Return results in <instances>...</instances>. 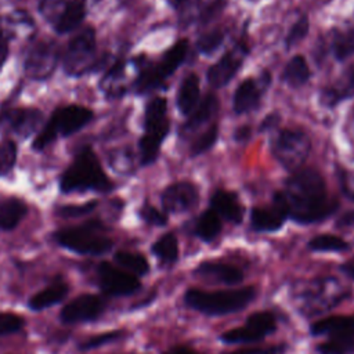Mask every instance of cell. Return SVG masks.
<instances>
[{
  "label": "cell",
  "mask_w": 354,
  "mask_h": 354,
  "mask_svg": "<svg viewBox=\"0 0 354 354\" xmlns=\"http://www.w3.org/2000/svg\"><path fill=\"white\" fill-rule=\"evenodd\" d=\"M288 218L297 224H314L330 217L339 203L328 195L326 183L314 169H299L286 180L282 191H278Z\"/></svg>",
  "instance_id": "6da1fadb"
},
{
  "label": "cell",
  "mask_w": 354,
  "mask_h": 354,
  "mask_svg": "<svg viewBox=\"0 0 354 354\" xmlns=\"http://www.w3.org/2000/svg\"><path fill=\"white\" fill-rule=\"evenodd\" d=\"M59 188L64 194L71 192H109L113 183L105 174L97 155L91 148H83L65 169L59 180Z\"/></svg>",
  "instance_id": "7a4b0ae2"
},
{
  "label": "cell",
  "mask_w": 354,
  "mask_h": 354,
  "mask_svg": "<svg viewBox=\"0 0 354 354\" xmlns=\"http://www.w3.org/2000/svg\"><path fill=\"white\" fill-rule=\"evenodd\" d=\"M256 297V289L253 286H245L239 289L227 290H201L188 289L184 293V303L205 315L220 317L243 310Z\"/></svg>",
  "instance_id": "3957f363"
},
{
  "label": "cell",
  "mask_w": 354,
  "mask_h": 354,
  "mask_svg": "<svg viewBox=\"0 0 354 354\" xmlns=\"http://www.w3.org/2000/svg\"><path fill=\"white\" fill-rule=\"evenodd\" d=\"M170 131L167 119V101L163 97L152 98L144 112V134L140 138V162L142 166L152 165L160 152V145Z\"/></svg>",
  "instance_id": "277c9868"
},
{
  "label": "cell",
  "mask_w": 354,
  "mask_h": 354,
  "mask_svg": "<svg viewBox=\"0 0 354 354\" xmlns=\"http://www.w3.org/2000/svg\"><path fill=\"white\" fill-rule=\"evenodd\" d=\"M93 119V112L82 105H66L55 109L48 122L36 136L32 147L41 151L59 136L68 137L83 129Z\"/></svg>",
  "instance_id": "5b68a950"
},
{
  "label": "cell",
  "mask_w": 354,
  "mask_h": 354,
  "mask_svg": "<svg viewBox=\"0 0 354 354\" xmlns=\"http://www.w3.org/2000/svg\"><path fill=\"white\" fill-rule=\"evenodd\" d=\"M188 48H189L188 40L180 39L163 53V55L156 64H145L140 69L138 77L134 83L136 91L140 94H144L162 86V83L169 76H171L184 62Z\"/></svg>",
  "instance_id": "8992f818"
},
{
  "label": "cell",
  "mask_w": 354,
  "mask_h": 354,
  "mask_svg": "<svg viewBox=\"0 0 354 354\" xmlns=\"http://www.w3.org/2000/svg\"><path fill=\"white\" fill-rule=\"evenodd\" d=\"M101 224L97 221L87 223L79 227L59 230L54 234V239L62 248L79 253L100 256L109 252L113 246L112 239L100 232Z\"/></svg>",
  "instance_id": "52a82bcc"
},
{
  "label": "cell",
  "mask_w": 354,
  "mask_h": 354,
  "mask_svg": "<svg viewBox=\"0 0 354 354\" xmlns=\"http://www.w3.org/2000/svg\"><path fill=\"white\" fill-rule=\"evenodd\" d=\"M64 71L66 75L77 77L93 71L97 65L95 30L88 26L71 39L64 54Z\"/></svg>",
  "instance_id": "ba28073f"
},
{
  "label": "cell",
  "mask_w": 354,
  "mask_h": 354,
  "mask_svg": "<svg viewBox=\"0 0 354 354\" xmlns=\"http://www.w3.org/2000/svg\"><path fill=\"white\" fill-rule=\"evenodd\" d=\"M311 151V141L301 130L283 129L271 142L274 158L289 171L301 169Z\"/></svg>",
  "instance_id": "9c48e42d"
},
{
  "label": "cell",
  "mask_w": 354,
  "mask_h": 354,
  "mask_svg": "<svg viewBox=\"0 0 354 354\" xmlns=\"http://www.w3.org/2000/svg\"><path fill=\"white\" fill-rule=\"evenodd\" d=\"M39 11L57 33L64 35L82 24L86 6L83 0H40Z\"/></svg>",
  "instance_id": "30bf717a"
},
{
  "label": "cell",
  "mask_w": 354,
  "mask_h": 354,
  "mask_svg": "<svg viewBox=\"0 0 354 354\" xmlns=\"http://www.w3.org/2000/svg\"><path fill=\"white\" fill-rule=\"evenodd\" d=\"M275 329L277 318L271 311H256L246 318L243 325L221 333L220 340L225 344L254 343L263 340Z\"/></svg>",
  "instance_id": "8fae6325"
},
{
  "label": "cell",
  "mask_w": 354,
  "mask_h": 354,
  "mask_svg": "<svg viewBox=\"0 0 354 354\" xmlns=\"http://www.w3.org/2000/svg\"><path fill=\"white\" fill-rule=\"evenodd\" d=\"M58 46L53 40L36 41L26 53L25 72L35 80L50 77L57 66Z\"/></svg>",
  "instance_id": "7c38bea8"
},
{
  "label": "cell",
  "mask_w": 354,
  "mask_h": 354,
  "mask_svg": "<svg viewBox=\"0 0 354 354\" xmlns=\"http://www.w3.org/2000/svg\"><path fill=\"white\" fill-rule=\"evenodd\" d=\"M98 283L104 293L108 296H129L140 290V279L127 271H123L108 261L98 264Z\"/></svg>",
  "instance_id": "4fadbf2b"
},
{
  "label": "cell",
  "mask_w": 354,
  "mask_h": 354,
  "mask_svg": "<svg viewBox=\"0 0 354 354\" xmlns=\"http://www.w3.org/2000/svg\"><path fill=\"white\" fill-rule=\"evenodd\" d=\"M271 83L268 72H263L259 77L243 79L235 88L232 97V108L236 115H243L259 108L261 98Z\"/></svg>",
  "instance_id": "5bb4252c"
},
{
  "label": "cell",
  "mask_w": 354,
  "mask_h": 354,
  "mask_svg": "<svg viewBox=\"0 0 354 354\" xmlns=\"http://www.w3.org/2000/svg\"><path fill=\"white\" fill-rule=\"evenodd\" d=\"M248 54H249L248 46H245L243 43L235 44L231 50L224 53L217 62H214L209 68L206 75L207 82L216 88H220L228 84L234 79L236 72L241 69L243 59L246 58Z\"/></svg>",
  "instance_id": "9a60e30c"
},
{
  "label": "cell",
  "mask_w": 354,
  "mask_h": 354,
  "mask_svg": "<svg viewBox=\"0 0 354 354\" xmlns=\"http://www.w3.org/2000/svg\"><path fill=\"white\" fill-rule=\"evenodd\" d=\"M106 301L98 295H82L71 300L61 310L59 318L64 324H79L95 321L105 311Z\"/></svg>",
  "instance_id": "2e32d148"
},
{
  "label": "cell",
  "mask_w": 354,
  "mask_h": 354,
  "mask_svg": "<svg viewBox=\"0 0 354 354\" xmlns=\"http://www.w3.org/2000/svg\"><path fill=\"white\" fill-rule=\"evenodd\" d=\"M199 201L198 187L191 181H177L167 185L162 195L160 203L165 213H184L194 209Z\"/></svg>",
  "instance_id": "e0dca14e"
},
{
  "label": "cell",
  "mask_w": 354,
  "mask_h": 354,
  "mask_svg": "<svg viewBox=\"0 0 354 354\" xmlns=\"http://www.w3.org/2000/svg\"><path fill=\"white\" fill-rule=\"evenodd\" d=\"M43 119V113L36 108H11L0 113V126L22 138H28L37 131Z\"/></svg>",
  "instance_id": "ac0fdd59"
},
{
  "label": "cell",
  "mask_w": 354,
  "mask_h": 354,
  "mask_svg": "<svg viewBox=\"0 0 354 354\" xmlns=\"http://www.w3.org/2000/svg\"><path fill=\"white\" fill-rule=\"evenodd\" d=\"M288 218L285 205L278 192L272 198L268 207L254 206L250 210V228L256 232H275L282 228Z\"/></svg>",
  "instance_id": "d6986e66"
},
{
  "label": "cell",
  "mask_w": 354,
  "mask_h": 354,
  "mask_svg": "<svg viewBox=\"0 0 354 354\" xmlns=\"http://www.w3.org/2000/svg\"><path fill=\"white\" fill-rule=\"evenodd\" d=\"M194 275L228 286H235L243 281V272L241 268L228 263L213 260L199 263L198 267L194 270Z\"/></svg>",
  "instance_id": "ffe728a7"
},
{
  "label": "cell",
  "mask_w": 354,
  "mask_h": 354,
  "mask_svg": "<svg viewBox=\"0 0 354 354\" xmlns=\"http://www.w3.org/2000/svg\"><path fill=\"white\" fill-rule=\"evenodd\" d=\"M210 209L214 210L220 218L232 224H241L243 220V206L239 196L227 189H216L210 198Z\"/></svg>",
  "instance_id": "44dd1931"
},
{
  "label": "cell",
  "mask_w": 354,
  "mask_h": 354,
  "mask_svg": "<svg viewBox=\"0 0 354 354\" xmlns=\"http://www.w3.org/2000/svg\"><path fill=\"white\" fill-rule=\"evenodd\" d=\"M354 97V64L347 68L343 75L328 87H324L319 95L322 105L333 108L340 102Z\"/></svg>",
  "instance_id": "7402d4cb"
},
{
  "label": "cell",
  "mask_w": 354,
  "mask_h": 354,
  "mask_svg": "<svg viewBox=\"0 0 354 354\" xmlns=\"http://www.w3.org/2000/svg\"><path fill=\"white\" fill-rule=\"evenodd\" d=\"M199 94H201L199 76L191 72L187 76H184V79L181 80L177 88L176 105L181 115L188 116L194 111V108L199 102Z\"/></svg>",
  "instance_id": "603a6c76"
},
{
  "label": "cell",
  "mask_w": 354,
  "mask_h": 354,
  "mask_svg": "<svg viewBox=\"0 0 354 354\" xmlns=\"http://www.w3.org/2000/svg\"><path fill=\"white\" fill-rule=\"evenodd\" d=\"M218 111V98L214 94H207L202 98L194 111L187 116L185 123L181 126L183 131H194L207 123Z\"/></svg>",
  "instance_id": "cb8c5ba5"
},
{
  "label": "cell",
  "mask_w": 354,
  "mask_h": 354,
  "mask_svg": "<svg viewBox=\"0 0 354 354\" xmlns=\"http://www.w3.org/2000/svg\"><path fill=\"white\" fill-rule=\"evenodd\" d=\"M348 329H354V314L330 315L315 321L310 325V333L313 336H332Z\"/></svg>",
  "instance_id": "d4e9b609"
},
{
  "label": "cell",
  "mask_w": 354,
  "mask_h": 354,
  "mask_svg": "<svg viewBox=\"0 0 354 354\" xmlns=\"http://www.w3.org/2000/svg\"><path fill=\"white\" fill-rule=\"evenodd\" d=\"M28 207L24 201L7 196L0 198V228L4 231L14 230L25 217Z\"/></svg>",
  "instance_id": "484cf974"
},
{
  "label": "cell",
  "mask_w": 354,
  "mask_h": 354,
  "mask_svg": "<svg viewBox=\"0 0 354 354\" xmlns=\"http://www.w3.org/2000/svg\"><path fill=\"white\" fill-rule=\"evenodd\" d=\"M68 292H69V288L65 282L55 281L51 285H48L47 288H44L43 290L33 295L29 299L28 306L30 310H35V311L48 308V307L59 303L68 295Z\"/></svg>",
  "instance_id": "4316f807"
},
{
  "label": "cell",
  "mask_w": 354,
  "mask_h": 354,
  "mask_svg": "<svg viewBox=\"0 0 354 354\" xmlns=\"http://www.w3.org/2000/svg\"><path fill=\"white\" fill-rule=\"evenodd\" d=\"M310 76L311 72L306 58L303 55H295L285 65L281 73V80L292 88H299L310 80Z\"/></svg>",
  "instance_id": "83f0119b"
},
{
  "label": "cell",
  "mask_w": 354,
  "mask_h": 354,
  "mask_svg": "<svg viewBox=\"0 0 354 354\" xmlns=\"http://www.w3.org/2000/svg\"><path fill=\"white\" fill-rule=\"evenodd\" d=\"M221 228H223V224H221L220 216L214 210L207 209L202 212L199 217L195 220L194 234L201 241L209 243L218 236V234L221 232Z\"/></svg>",
  "instance_id": "f1b7e54d"
},
{
  "label": "cell",
  "mask_w": 354,
  "mask_h": 354,
  "mask_svg": "<svg viewBox=\"0 0 354 354\" xmlns=\"http://www.w3.org/2000/svg\"><path fill=\"white\" fill-rule=\"evenodd\" d=\"M319 354H353L354 353V329H348L329 336L317 346Z\"/></svg>",
  "instance_id": "f546056e"
},
{
  "label": "cell",
  "mask_w": 354,
  "mask_h": 354,
  "mask_svg": "<svg viewBox=\"0 0 354 354\" xmlns=\"http://www.w3.org/2000/svg\"><path fill=\"white\" fill-rule=\"evenodd\" d=\"M151 252L163 266H171L178 259V241L173 232H166L159 236L152 248Z\"/></svg>",
  "instance_id": "4dcf8cb0"
},
{
  "label": "cell",
  "mask_w": 354,
  "mask_h": 354,
  "mask_svg": "<svg viewBox=\"0 0 354 354\" xmlns=\"http://www.w3.org/2000/svg\"><path fill=\"white\" fill-rule=\"evenodd\" d=\"M307 248L313 252H346L350 243L333 234H319L308 241Z\"/></svg>",
  "instance_id": "1f68e13d"
},
{
  "label": "cell",
  "mask_w": 354,
  "mask_h": 354,
  "mask_svg": "<svg viewBox=\"0 0 354 354\" xmlns=\"http://www.w3.org/2000/svg\"><path fill=\"white\" fill-rule=\"evenodd\" d=\"M115 261L120 267L129 270L131 274L138 277H142L149 271V263L141 253L119 250L115 253Z\"/></svg>",
  "instance_id": "d6a6232c"
},
{
  "label": "cell",
  "mask_w": 354,
  "mask_h": 354,
  "mask_svg": "<svg viewBox=\"0 0 354 354\" xmlns=\"http://www.w3.org/2000/svg\"><path fill=\"white\" fill-rule=\"evenodd\" d=\"M330 50L337 61H344L354 54V28L336 32L330 41Z\"/></svg>",
  "instance_id": "836d02e7"
},
{
  "label": "cell",
  "mask_w": 354,
  "mask_h": 354,
  "mask_svg": "<svg viewBox=\"0 0 354 354\" xmlns=\"http://www.w3.org/2000/svg\"><path fill=\"white\" fill-rule=\"evenodd\" d=\"M217 138H218V124L214 123L192 142L191 155L198 156L207 152L217 142Z\"/></svg>",
  "instance_id": "e575fe53"
},
{
  "label": "cell",
  "mask_w": 354,
  "mask_h": 354,
  "mask_svg": "<svg viewBox=\"0 0 354 354\" xmlns=\"http://www.w3.org/2000/svg\"><path fill=\"white\" fill-rule=\"evenodd\" d=\"M223 41H224V32H221L220 29H214L202 35L198 39L196 50L203 55H210L223 44Z\"/></svg>",
  "instance_id": "d590c367"
},
{
  "label": "cell",
  "mask_w": 354,
  "mask_h": 354,
  "mask_svg": "<svg viewBox=\"0 0 354 354\" xmlns=\"http://www.w3.org/2000/svg\"><path fill=\"white\" fill-rule=\"evenodd\" d=\"M310 30V21L307 15H301L296 22H293V25L290 26L289 32L285 36V47L286 48H292L296 44H299L307 35Z\"/></svg>",
  "instance_id": "8d00e7d4"
},
{
  "label": "cell",
  "mask_w": 354,
  "mask_h": 354,
  "mask_svg": "<svg viewBox=\"0 0 354 354\" xmlns=\"http://www.w3.org/2000/svg\"><path fill=\"white\" fill-rule=\"evenodd\" d=\"M17 160V145L11 140L0 142V177L7 176Z\"/></svg>",
  "instance_id": "74e56055"
},
{
  "label": "cell",
  "mask_w": 354,
  "mask_h": 354,
  "mask_svg": "<svg viewBox=\"0 0 354 354\" xmlns=\"http://www.w3.org/2000/svg\"><path fill=\"white\" fill-rule=\"evenodd\" d=\"M138 216L141 217L142 221H145L149 225L163 227L167 224V214L149 203H145L141 206V209L138 210Z\"/></svg>",
  "instance_id": "f35d334b"
},
{
  "label": "cell",
  "mask_w": 354,
  "mask_h": 354,
  "mask_svg": "<svg viewBox=\"0 0 354 354\" xmlns=\"http://www.w3.org/2000/svg\"><path fill=\"white\" fill-rule=\"evenodd\" d=\"M122 335H123L122 330H109V332H104V333L91 336L80 344V350H91V348H97V347L109 344V343L120 339Z\"/></svg>",
  "instance_id": "ab89813d"
},
{
  "label": "cell",
  "mask_w": 354,
  "mask_h": 354,
  "mask_svg": "<svg viewBox=\"0 0 354 354\" xmlns=\"http://www.w3.org/2000/svg\"><path fill=\"white\" fill-rule=\"evenodd\" d=\"M24 326V318L12 313H0V336L18 332Z\"/></svg>",
  "instance_id": "60d3db41"
},
{
  "label": "cell",
  "mask_w": 354,
  "mask_h": 354,
  "mask_svg": "<svg viewBox=\"0 0 354 354\" xmlns=\"http://www.w3.org/2000/svg\"><path fill=\"white\" fill-rule=\"evenodd\" d=\"M97 206L95 201L83 203V205H66V206H59L57 209V214L61 217H79L91 213Z\"/></svg>",
  "instance_id": "b9f144b4"
},
{
  "label": "cell",
  "mask_w": 354,
  "mask_h": 354,
  "mask_svg": "<svg viewBox=\"0 0 354 354\" xmlns=\"http://www.w3.org/2000/svg\"><path fill=\"white\" fill-rule=\"evenodd\" d=\"M228 0H212L206 4H203L205 7L201 10L199 15H198V21L201 24H207L210 22L214 17H217L227 6Z\"/></svg>",
  "instance_id": "7bdbcfd3"
},
{
  "label": "cell",
  "mask_w": 354,
  "mask_h": 354,
  "mask_svg": "<svg viewBox=\"0 0 354 354\" xmlns=\"http://www.w3.org/2000/svg\"><path fill=\"white\" fill-rule=\"evenodd\" d=\"M285 346H271V347H249V348H241L236 351H232L230 354H281L283 351Z\"/></svg>",
  "instance_id": "ee69618b"
},
{
  "label": "cell",
  "mask_w": 354,
  "mask_h": 354,
  "mask_svg": "<svg viewBox=\"0 0 354 354\" xmlns=\"http://www.w3.org/2000/svg\"><path fill=\"white\" fill-rule=\"evenodd\" d=\"M7 55H8V41L6 39V36L3 35V30L0 28V71L7 59Z\"/></svg>",
  "instance_id": "f6af8a7d"
},
{
  "label": "cell",
  "mask_w": 354,
  "mask_h": 354,
  "mask_svg": "<svg viewBox=\"0 0 354 354\" xmlns=\"http://www.w3.org/2000/svg\"><path fill=\"white\" fill-rule=\"evenodd\" d=\"M278 122H279V116H278V115H275V113H270V115H267V116H266V119L261 122V124H260V130H261V131L268 130V129L274 127Z\"/></svg>",
  "instance_id": "bcb514c9"
},
{
  "label": "cell",
  "mask_w": 354,
  "mask_h": 354,
  "mask_svg": "<svg viewBox=\"0 0 354 354\" xmlns=\"http://www.w3.org/2000/svg\"><path fill=\"white\" fill-rule=\"evenodd\" d=\"M337 227H354V212H347L344 213L336 223Z\"/></svg>",
  "instance_id": "7dc6e473"
},
{
  "label": "cell",
  "mask_w": 354,
  "mask_h": 354,
  "mask_svg": "<svg viewBox=\"0 0 354 354\" xmlns=\"http://www.w3.org/2000/svg\"><path fill=\"white\" fill-rule=\"evenodd\" d=\"M162 354H199V353L196 350L191 348V347H187V346H176V347H171V348L166 350Z\"/></svg>",
  "instance_id": "c3c4849f"
},
{
  "label": "cell",
  "mask_w": 354,
  "mask_h": 354,
  "mask_svg": "<svg viewBox=\"0 0 354 354\" xmlns=\"http://www.w3.org/2000/svg\"><path fill=\"white\" fill-rule=\"evenodd\" d=\"M340 271H342L346 277L354 279V257L350 259V260H347V261H344V263L340 266Z\"/></svg>",
  "instance_id": "681fc988"
},
{
  "label": "cell",
  "mask_w": 354,
  "mask_h": 354,
  "mask_svg": "<svg viewBox=\"0 0 354 354\" xmlns=\"http://www.w3.org/2000/svg\"><path fill=\"white\" fill-rule=\"evenodd\" d=\"M250 137V127L249 126H242V127H238L235 134H234V138L235 141H245Z\"/></svg>",
  "instance_id": "f907efd6"
},
{
  "label": "cell",
  "mask_w": 354,
  "mask_h": 354,
  "mask_svg": "<svg viewBox=\"0 0 354 354\" xmlns=\"http://www.w3.org/2000/svg\"><path fill=\"white\" fill-rule=\"evenodd\" d=\"M185 1H187V0H167L169 6L173 7V8H180Z\"/></svg>",
  "instance_id": "816d5d0a"
}]
</instances>
